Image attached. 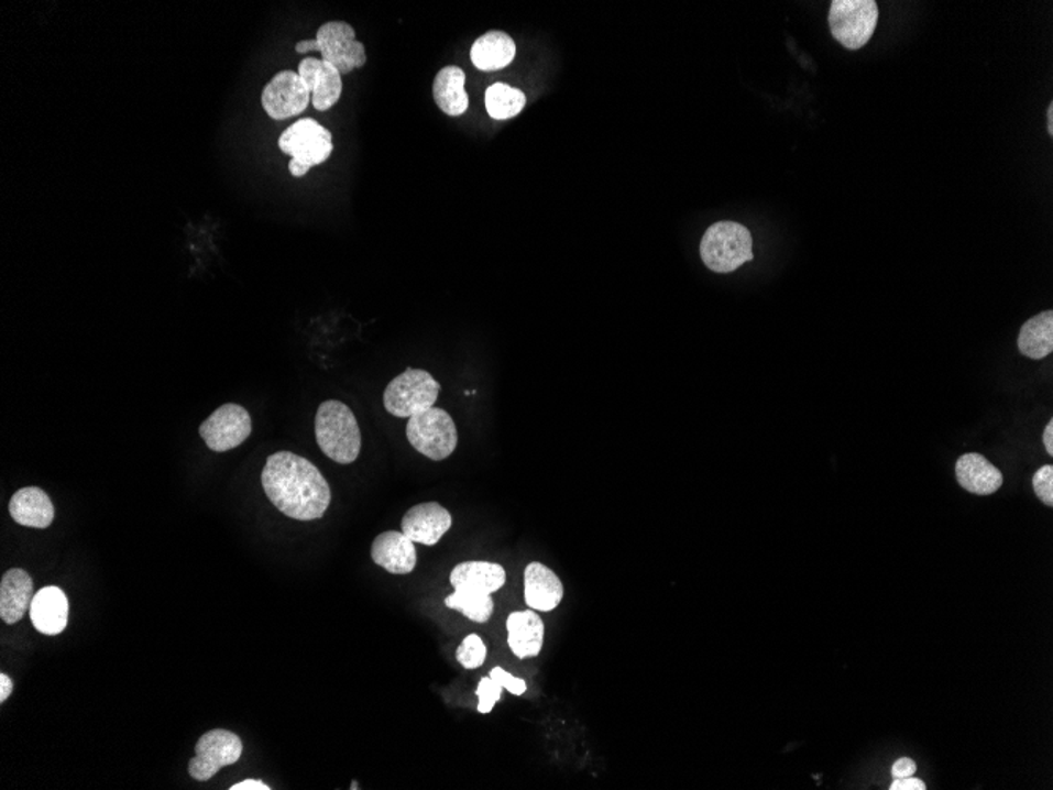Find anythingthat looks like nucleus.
Instances as JSON below:
<instances>
[{"mask_svg":"<svg viewBox=\"0 0 1053 790\" xmlns=\"http://www.w3.org/2000/svg\"><path fill=\"white\" fill-rule=\"evenodd\" d=\"M878 23L874 0H833L829 24L831 35L847 50H862L873 39Z\"/></svg>","mask_w":1053,"mask_h":790,"instance_id":"nucleus-6","label":"nucleus"},{"mask_svg":"<svg viewBox=\"0 0 1053 790\" xmlns=\"http://www.w3.org/2000/svg\"><path fill=\"white\" fill-rule=\"evenodd\" d=\"M9 509L14 523L32 529H47L56 515L50 496L36 486L23 487L14 493Z\"/></svg>","mask_w":1053,"mask_h":790,"instance_id":"nucleus-18","label":"nucleus"},{"mask_svg":"<svg viewBox=\"0 0 1053 790\" xmlns=\"http://www.w3.org/2000/svg\"><path fill=\"white\" fill-rule=\"evenodd\" d=\"M287 169H289L290 176L297 178L305 177L306 174L309 173L308 166L301 165V163L295 162V160H290Z\"/></svg>","mask_w":1053,"mask_h":790,"instance_id":"nucleus-36","label":"nucleus"},{"mask_svg":"<svg viewBox=\"0 0 1053 790\" xmlns=\"http://www.w3.org/2000/svg\"><path fill=\"white\" fill-rule=\"evenodd\" d=\"M563 584L550 568L539 562L528 563L524 571V599L530 610L549 613L563 599Z\"/></svg>","mask_w":1053,"mask_h":790,"instance_id":"nucleus-15","label":"nucleus"},{"mask_svg":"<svg viewBox=\"0 0 1053 790\" xmlns=\"http://www.w3.org/2000/svg\"><path fill=\"white\" fill-rule=\"evenodd\" d=\"M295 53L301 54V56H305V54L309 53H319V46H317L316 39L300 40V42L295 45Z\"/></svg>","mask_w":1053,"mask_h":790,"instance_id":"nucleus-35","label":"nucleus"},{"mask_svg":"<svg viewBox=\"0 0 1053 790\" xmlns=\"http://www.w3.org/2000/svg\"><path fill=\"white\" fill-rule=\"evenodd\" d=\"M34 581L21 568H13L0 581V617L14 625L31 610L34 602Z\"/></svg>","mask_w":1053,"mask_h":790,"instance_id":"nucleus-16","label":"nucleus"},{"mask_svg":"<svg viewBox=\"0 0 1053 790\" xmlns=\"http://www.w3.org/2000/svg\"><path fill=\"white\" fill-rule=\"evenodd\" d=\"M917 770V762H913L909 757H902V759L896 760L891 768V775L895 779L913 777Z\"/></svg>","mask_w":1053,"mask_h":790,"instance_id":"nucleus-31","label":"nucleus"},{"mask_svg":"<svg viewBox=\"0 0 1053 790\" xmlns=\"http://www.w3.org/2000/svg\"><path fill=\"white\" fill-rule=\"evenodd\" d=\"M506 629L509 649L519 660L538 657L545 640V624L535 611L509 614Z\"/></svg>","mask_w":1053,"mask_h":790,"instance_id":"nucleus-20","label":"nucleus"},{"mask_svg":"<svg viewBox=\"0 0 1053 790\" xmlns=\"http://www.w3.org/2000/svg\"><path fill=\"white\" fill-rule=\"evenodd\" d=\"M297 72L311 92V103L316 111H330L341 100L342 75L333 65L317 57H305L298 64Z\"/></svg>","mask_w":1053,"mask_h":790,"instance_id":"nucleus-12","label":"nucleus"},{"mask_svg":"<svg viewBox=\"0 0 1053 790\" xmlns=\"http://www.w3.org/2000/svg\"><path fill=\"white\" fill-rule=\"evenodd\" d=\"M278 147L284 155L311 169L326 163L333 154V134L316 119H298L283 131Z\"/></svg>","mask_w":1053,"mask_h":790,"instance_id":"nucleus-7","label":"nucleus"},{"mask_svg":"<svg viewBox=\"0 0 1053 790\" xmlns=\"http://www.w3.org/2000/svg\"><path fill=\"white\" fill-rule=\"evenodd\" d=\"M956 479L961 486L976 496H990L1003 484V475L983 454H962L956 462Z\"/></svg>","mask_w":1053,"mask_h":790,"instance_id":"nucleus-19","label":"nucleus"},{"mask_svg":"<svg viewBox=\"0 0 1053 790\" xmlns=\"http://www.w3.org/2000/svg\"><path fill=\"white\" fill-rule=\"evenodd\" d=\"M453 526L451 513L437 502L415 505L401 520V530L414 542L436 546Z\"/></svg>","mask_w":1053,"mask_h":790,"instance_id":"nucleus-13","label":"nucleus"},{"mask_svg":"<svg viewBox=\"0 0 1053 790\" xmlns=\"http://www.w3.org/2000/svg\"><path fill=\"white\" fill-rule=\"evenodd\" d=\"M317 446L338 464H352L362 450V431L355 415L337 399L320 404L316 414Z\"/></svg>","mask_w":1053,"mask_h":790,"instance_id":"nucleus-2","label":"nucleus"},{"mask_svg":"<svg viewBox=\"0 0 1053 790\" xmlns=\"http://www.w3.org/2000/svg\"><path fill=\"white\" fill-rule=\"evenodd\" d=\"M439 393L440 384L428 371L407 367L386 385L384 406L395 417L410 418L431 409Z\"/></svg>","mask_w":1053,"mask_h":790,"instance_id":"nucleus-4","label":"nucleus"},{"mask_svg":"<svg viewBox=\"0 0 1053 790\" xmlns=\"http://www.w3.org/2000/svg\"><path fill=\"white\" fill-rule=\"evenodd\" d=\"M229 789L231 790H270L272 788H268V786L264 784V782L262 781H257V779H245V781L237 782V784L232 786V788H229Z\"/></svg>","mask_w":1053,"mask_h":790,"instance_id":"nucleus-33","label":"nucleus"},{"mask_svg":"<svg viewBox=\"0 0 1053 790\" xmlns=\"http://www.w3.org/2000/svg\"><path fill=\"white\" fill-rule=\"evenodd\" d=\"M351 789H352V790H357V789H359V784H357V782H355V781H353V782H352V788H351Z\"/></svg>","mask_w":1053,"mask_h":790,"instance_id":"nucleus-39","label":"nucleus"},{"mask_svg":"<svg viewBox=\"0 0 1053 790\" xmlns=\"http://www.w3.org/2000/svg\"><path fill=\"white\" fill-rule=\"evenodd\" d=\"M516 57V43L502 31H490L475 40L470 50V61L481 72H498L508 67Z\"/></svg>","mask_w":1053,"mask_h":790,"instance_id":"nucleus-22","label":"nucleus"},{"mask_svg":"<svg viewBox=\"0 0 1053 790\" xmlns=\"http://www.w3.org/2000/svg\"><path fill=\"white\" fill-rule=\"evenodd\" d=\"M13 693V682L7 673H0V702H6Z\"/></svg>","mask_w":1053,"mask_h":790,"instance_id":"nucleus-34","label":"nucleus"},{"mask_svg":"<svg viewBox=\"0 0 1053 790\" xmlns=\"http://www.w3.org/2000/svg\"><path fill=\"white\" fill-rule=\"evenodd\" d=\"M261 480L268 501L287 518L320 519L330 507L331 490L326 476L311 461L290 451L268 457Z\"/></svg>","mask_w":1053,"mask_h":790,"instance_id":"nucleus-1","label":"nucleus"},{"mask_svg":"<svg viewBox=\"0 0 1053 790\" xmlns=\"http://www.w3.org/2000/svg\"><path fill=\"white\" fill-rule=\"evenodd\" d=\"M484 100H486L487 114L495 120L516 118L527 103V97L523 90L505 83H495L487 87Z\"/></svg>","mask_w":1053,"mask_h":790,"instance_id":"nucleus-25","label":"nucleus"},{"mask_svg":"<svg viewBox=\"0 0 1053 790\" xmlns=\"http://www.w3.org/2000/svg\"><path fill=\"white\" fill-rule=\"evenodd\" d=\"M491 679L494 682L501 684L504 690L509 691V693L515 694V696H523L527 691V683L523 679H517L513 677L512 673L505 671L502 668H494L491 671Z\"/></svg>","mask_w":1053,"mask_h":790,"instance_id":"nucleus-30","label":"nucleus"},{"mask_svg":"<svg viewBox=\"0 0 1053 790\" xmlns=\"http://www.w3.org/2000/svg\"><path fill=\"white\" fill-rule=\"evenodd\" d=\"M322 61L333 65L342 76L366 65V47L357 40L355 29L345 21H327L316 32Z\"/></svg>","mask_w":1053,"mask_h":790,"instance_id":"nucleus-8","label":"nucleus"},{"mask_svg":"<svg viewBox=\"0 0 1053 790\" xmlns=\"http://www.w3.org/2000/svg\"><path fill=\"white\" fill-rule=\"evenodd\" d=\"M502 690H504V688L497 682H494L491 677L481 679L479 688H476V696L480 698L479 712L491 713L494 705L502 699Z\"/></svg>","mask_w":1053,"mask_h":790,"instance_id":"nucleus-28","label":"nucleus"},{"mask_svg":"<svg viewBox=\"0 0 1053 790\" xmlns=\"http://www.w3.org/2000/svg\"><path fill=\"white\" fill-rule=\"evenodd\" d=\"M31 618L42 635H61L68 624V599L64 590L54 585L39 590L32 602Z\"/></svg>","mask_w":1053,"mask_h":790,"instance_id":"nucleus-17","label":"nucleus"},{"mask_svg":"<svg viewBox=\"0 0 1053 790\" xmlns=\"http://www.w3.org/2000/svg\"><path fill=\"white\" fill-rule=\"evenodd\" d=\"M375 566L392 574H409L417 567L415 542L403 531H384L377 535L371 548Z\"/></svg>","mask_w":1053,"mask_h":790,"instance_id":"nucleus-14","label":"nucleus"},{"mask_svg":"<svg viewBox=\"0 0 1053 790\" xmlns=\"http://www.w3.org/2000/svg\"><path fill=\"white\" fill-rule=\"evenodd\" d=\"M1033 490L1042 504L1052 507L1053 505V465H1042L1040 471L1034 473Z\"/></svg>","mask_w":1053,"mask_h":790,"instance_id":"nucleus-29","label":"nucleus"},{"mask_svg":"<svg viewBox=\"0 0 1053 790\" xmlns=\"http://www.w3.org/2000/svg\"><path fill=\"white\" fill-rule=\"evenodd\" d=\"M924 781L920 778L907 777L892 781L890 790H925Z\"/></svg>","mask_w":1053,"mask_h":790,"instance_id":"nucleus-32","label":"nucleus"},{"mask_svg":"<svg viewBox=\"0 0 1053 790\" xmlns=\"http://www.w3.org/2000/svg\"><path fill=\"white\" fill-rule=\"evenodd\" d=\"M487 649L479 635H470L457 650V660L462 668L479 669L486 661Z\"/></svg>","mask_w":1053,"mask_h":790,"instance_id":"nucleus-27","label":"nucleus"},{"mask_svg":"<svg viewBox=\"0 0 1053 790\" xmlns=\"http://www.w3.org/2000/svg\"><path fill=\"white\" fill-rule=\"evenodd\" d=\"M261 103L270 119L298 118L311 105V92L298 72L282 70L265 84Z\"/></svg>","mask_w":1053,"mask_h":790,"instance_id":"nucleus-10","label":"nucleus"},{"mask_svg":"<svg viewBox=\"0 0 1053 790\" xmlns=\"http://www.w3.org/2000/svg\"><path fill=\"white\" fill-rule=\"evenodd\" d=\"M196 756L189 760L188 773L196 781H209L221 768L232 766L242 757L243 744L239 735L226 729L204 734L196 744Z\"/></svg>","mask_w":1053,"mask_h":790,"instance_id":"nucleus-9","label":"nucleus"},{"mask_svg":"<svg viewBox=\"0 0 1053 790\" xmlns=\"http://www.w3.org/2000/svg\"><path fill=\"white\" fill-rule=\"evenodd\" d=\"M432 97L443 114L450 116V118L464 116L469 109L464 70L457 65L443 67L434 78Z\"/></svg>","mask_w":1053,"mask_h":790,"instance_id":"nucleus-21","label":"nucleus"},{"mask_svg":"<svg viewBox=\"0 0 1053 790\" xmlns=\"http://www.w3.org/2000/svg\"><path fill=\"white\" fill-rule=\"evenodd\" d=\"M406 436L418 453L432 461L447 460L458 447L457 425L451 415L439 407L410 417Z\"/></svg>","mask_w":1053,"mask_h":790,"instance_id":"nucleus-5","label":"nucleus"},{"mask_svg":"<svg viewBox=\"0 0 1053 790\" xmlns=\"http://www.w3.org/2000/svg\"><path fill=\"white\" fill-rule=\"evenodd\" d=\"M1047 125H1049V134H1051L1052 136L1053 134V105L1052 103H1051V107H1049L1047 109Z\"/></svg>","mask_w":1053,"mask_h":790,"instance_id":"nucleus-38","label":"nucleus"},{"mask_svg":"<svg viewBox=\"0 0 1053 790\" xmlns=\"http://www.w3.org/2000/svg\"><path fill=\"white\" fill-rule=\"evenodd\" d=\"M1018 345L1020 354L1033 360H1042L1053 351V311H1042L1023 323Z\"/></svg>","mask_w":1053,"mask_h":790,"instance_id":"nucleus-24","label":"nucleus"},{"mask_svg":"<svg viewBox=\"0 0 1053 790\" xmlns=\"http://www.w3.org/2000/svg\"><path fill=\"white\" fill-rule=\"evenodd\" d=\"M251 417L239 404H224L200 425L199 435L211 451L224 453L242 446L250 437Z\"/></svg>","mask_w":1053,"mask_h":790,"instance_id":"nucleus-11","label":"nucleus"},{"mask_svg":"<svg viewBox=\"0 0 1053 790\" xmlns=\"http://www.w3.org/2000/svg\"><path fill=\"white\" fill-rule=\"evenodd\" d=\"M753 245V235L746 226L717 221L702 237L701 257L710 271L732 273L754 260Z\"/></svg>","mask_w":1053,"mask_h":790,"instance_id":"nucleus-3","label":"nucleus"},{"mask_svg":"<svg viewBox=\"0 0 1053 790\" xmlns=\"http://www.w3.org/2000/svg\"><path fill=\"white\" fill-rule=\"evenodd\" d=\"M450 582L454 589L492 595L504 588L505 568L492 562H464L453 568Z\"/></svg>","mask_w":1053,"mask_h":790,"instance_id":"nucleus-23","label":"nucleus"},{"mask_svg":"<svg viewBox=\"0 0 1053 790\" xmlns=\"http://www.w3.org/2000/svg\"><path fill=\"white\" fill-rule=\"evenodd\" d=\"M446 606L459 611L476 624H486L494 613L491 595L470 592V590L454 589L453 595L446 599Z\"/></svg>","mask_w":1053,"mask_h":790,"instance_id":"nucleus-26","label":"nucleus"},{"mask_svg":"<svg viewBox=\"0 0 1053 790\" xmlns=\"http://www.w3.org/2000/svg\"><path fill=\"white\" fill-rule=\"evenodd\" d=\"M1042 442H1044L1045 450L1047 453L1053 454V420L1049 421L1045 426L1044 435H1042Z\"/></svg>","mask_w":1053,"mask_h":790,"instance_id":"nucleus-37","label":"nucleus"}]
</instances>
